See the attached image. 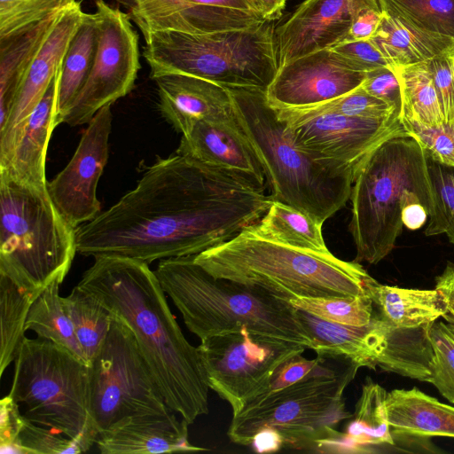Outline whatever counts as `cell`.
<instances>
[{
	"instance_id": "6da1fadb",
	"label": "cell",
	"mask_w": 454,
	"mask_h": 454,
	"mask_svg": "<svg viewBox=\"0 0 454 454\" xmlns=\"http://www.w3.org/2000/svg\"><path fill=\"white\" fill-rule=\"evenodd\" d=\"M272 200L265 185L176 153L136 187L76 228L77 252L151 263L197 255L256 223Z\"/></svg>"
},
{
	"instance_id": "7a4b0ae2",
	"label": "cell",
	"mask_w": 454,
	"mask_h": 454,
	"mask_svg": "<svg viewBox=\"0 0 454 454\" xmlns=\"http://www.w3.org/2000/svg\"><path fill=\"white\" fill-rule=\"evenodd\" d=\"M77 286L130 328L173 411L189 425L208 413L209 387L198 348L184 337L148 263L116 255L95 256Z\"/></svg>"
},
{
	"instance_id": "3957f363",
	"label": "cell",
	"mask_w": 454,
	"mask_h": 454,
	"mask_svg": "<svg viewBox=\"0 0 454 454\" xmlns=\"http://www.w3.org/2000/svg\"><path fill=\"white\" fill-rule=\"evenodd\" d=\"M227 89L234 115L262 163L272 201L294 207L323 225L349 200L356 170L298 147L265 91Z\"/></svg>"
},
{
	"instance_id": "277c9868",
	"label": "cell",
	"mask_w": 454,
	"mask_h": 454,
	"mask_svg": "<svg viewBox=\"0 0 454 454\" xmlns=\"http://www.w3.org/2000/svg\"><path fill=\"white\" fill-rule=\"evenodd\" d=\"M194 261L215 278L258 286L286 301L368 295V287L376 281L356 261L278 243L251 226L194 255Z\"/></svg>"
},
{
	"instance_id": "5b68a950",
	"label": "cell",
	"mask_w": 454,
	"mask_h": 454,
	"mask_svg": "<svg viewBox=\"0 0 454 454\" xmlns=\"http://www.w3.org/2000/svg\"><path fill=\"white\" fill-rule=\"evenodd\" d=\"M154 272L186 327L200 340L247 327L309 349L310 340L298 309L288 301L258 286L215 278L194 261V255L160 260Z\"/></svg>"
},
{
	"instance_id": "8992f818",
	"label": "cell",
	"mask_w": 454,
	"mask_h": 454,
	"mask_svg": "<svg viewBox=\"0 0 454 454\" xmlns=\"http://www.w3.org/2000/svg\"><path fill=\"white\" fill-rule=\"evenodd\" d=\"M349 200L355 261L376 264L393 250L407 206L421 204L429 214L431 193L420 145L408 134L380 144L356 169Z\"/></svg>"
},
{
	"instance_id": "52a82bcc",
	"label": "cell",
	"mask_w": 454,
	"mask_h": 454,
	"mask_svg": "<svg viewBox=\"0 0 454 454\" xmlns=\"http://www.w3.org/2000/svg\"><path fill=\"white\" fill-rule=\"evenodd\" d=\"M0 274L35 298L61 284L75 253L76 228L53 202L47 185L19 183L0 174Z\"/></svg>"
},
{
	"instance_id": "ba28073f",
	"label": "cell",
	"mask_w": 454,
	"mask_h": 454,
	"mask_svg": "<svg viewBox=\"0 0 454 454\" xmlns=\"http://www.w3.org/2000/svg\"><path fill=\"white\" fill-rule=\"evenodd\" d=\"M274 21L207 34L166 30L145 39L153 80L168 74L203 78L225 88L266 91L278 66Z\"/></svg>"
},
{
	"instance_id": "9c48e42d",
	"label": "cell",
	"mask_w": 454,
	"mask_h": 454,
	"mask_svg": "<svg viewBox=\"0 0 454 454\" xmlns=\"http://www.w3.org/2000/svg\"><path fill=\"white\" fill-rule=\"evenodd\" d=\"M330 362V357H323L302 380L265 391L247 403L232 416L229 439L250 446L254 435L269 427L282 435L284 447L315 450L319 442L337 434V426L353 416L346 409L343 394L360 367L344 358L336 365Z\"/></svg>"
},
{
	"instance_id": "30bf717a",
	"label": "cell",
	"mask_w": 454,
	"mask_h": 454,
	"mask_svg": "<svg viewBox=\"0 0 454 454\" xmlns=\"http://www.w3.org/2000/svg\"><path fill=\"white\" fill-rule=\"evenodd\" d=\"M88 384L84 361L51 340L25 337L9 394L29 421L78 439L98 435L89 415Z\"/></svg>"
},
{
	"instance_id": "8fae6325",
	"label": "cell",
	"mask_w": 454,
	"mask_h": 454,
	"mask_svg": "<svg viewBox=\"0 0 454 454\" xmlns=\"http://www.w3.org/2000/svg\"><path fill=\"white\" fill-rule=\"evenodd\" d=\"M113 315L109 333L89 364L88 411L98 434L133 418L176 413L166 403L132 331Z\"/></svg>"
},
{
	"instance_id": "7c38bea8",
	"label": "cell",
	"mask_w": 454,
	"mask_h": 454,
	"mask_svg": "<svg viewBox=\"0 0 454 454\" xmlns=\"http://www.w3.org/2000/svg\"><path fill=\"white\" fill-rule=\"evenodd\" d=\"M209 388L238 414L247 403L268 390L275 370L307 348L300 343L250 332L208 337L197 347Z\"/></svg>"
},
{
	"instance_id": "4fadbf2b",
	"label": "cell",
	"mask_w": 454,
	"mask_h": 454,
	"mask_svg": "<svg viewBox=\"0 0 454 454\" xmlns=\"http://www.w3.org/2000/svg\"><path fill=\"white\" fill-rule=\"evenodd\" d=\"M98 42L93 65L82 90L61 117L71 127L88 124L105 106L134 88L140 69L138 35L129 15L96 0Z\"/></svg>"
},
{
	"instance_id": "5bb4252c",
	"label": "cell",
	"mask_w": 454,
	"mask_h": 454,
	"mask_svg": "<svg viewBox=\"0 0 454 454\" xmlns=\"http://www.w3.org/2000/svg\"><path fill=\"white\" fill-rule=\"evenodd\" d=\"M275 110L298 147L356 171L384 141L407 134L400 114L386 120H367L316 106Z\"/></svg>"
},
{
	"instance_id": "9a60e30c",
	"label": "cell",
	"mask_w": 454,
	"mask_h": 454,
	"mask_svg": "<svg viewBox=\"0 0 454 454\" xmlns=\"http://www.w3.org/2000/svg\"><path fill=\"white\" fill-rule=\"evenodd\" d=\"M112 105L105 106L93 116L67 165L47 183L53 202L74 228L100 214L97 187L108 159Z\"/></svg>"
},
{
	"instance_id": "2e32d148",
	"label": "cell",
	"mask_w": 454,
	"mask_h": 454,
	"mask_svg": "<svg viewBox=\"0 0 454 454\" xmlns=\"http://www.w3.org/2000/svg\"><path fill=\"white\" fill-rule=\"evenodd\" d=\"M365 75L349 68L333 49H323L278 67L265 97L277 110L308 108L357 89Z\"/></svg>"
},
{
	"instance_id": "e0dca14e",
	"label": "cell",
	"mask_w": 454,
	"mask_h": 454,
	"mask_svg": "<svg viewBox=\"0 0 454 454\" xmlns=\"http://www.w3.org/2000/svg\"><path fill=\"white\" fill-rule=\"evenodd\" d=\"M367 9H380L378 0L304 1L275 27L278 66L345 42L355 19Z\"/></svg>"
},
{
	"instance_id": "ac0fdd59",
	"label": "cell",
	"mask_w": 454,
	"mask_h": 454,
	"mask_svg": "<svg viewBox=\"0 0 454 454\" xmlns=\"http://www.w3.org/2000/svg\"><path fill=\"white\" fill-rule=\"evenodd\" d=\"M84 13L78 1L63 10L34 59L14 98L10 113L0 126V168L7 164L21 127L59 71Z\"/></svg>"
},
{
	"instance_id": "d6986e66",
	"label": "cell",
	"mask_w": 454,
	"mask_h": 454,
	"mask_svg": "<svg viewBox=\"0 0 454 454\" xmlns=\"http://www.w3.org/2000/svg\"><path fill=\"white\" fill-rule=\"evenodd\" d=\"M176 153L265 185L262 163L235 115L197 122L182 136Z\"/></svg>"
},
{
	"instance_id": "ffe728a7",
	"label": "cell",
	"mask_w": 454,
	"mask_h": 454,
	"mask_svg": "<svg viewBox=\"0 0 454 454\" xmlns=\"http://www.w3.org/2000/svg\"><path fill=\"white\" fill-rule=\"evenodd\" d=\"M163 118L183 135L204 120L234 115L227 88L193 75L168 74L154 79Z\"/></svg>"
},
{
	"instance_id": "44dd1931",
	"label": "cell",
	"mask_w": 454,
	"mask_h": 454,
	"mask_svg": "<svg viewBox=\"0 0 454 454\" xmlns=\"http://www.w3.org/2000/svg\"><path fill=\"white\" fill-rule=\"evenodd\" d=\"M189 424L176 413L127 419L99 434L96 444L103 454H152L204 451L188 441Z\"/></svg>"
},
{
	"instance_id": "7402d4cb",
	"label": "cell",
	"mask_w": 454,
	"mask_h": 454,
	"mask_svg": "<svg viewBox=\"0 0 454 454\" xmlns=\"http://www.w3.org/2000/svg\"><path fill=\"white\" fill-rule=\"evenodd\" d=\"M298 316L309 337V349L317 356L376 368L375 361L387 343L385 320L374 316L369 324L356 326L326 321L301 309Z\"/></svg>"
},
{
	"instance_id": "603a6c76",
	"label": "cell",
	"mask_w": 454,
	"mask_h": 454,
	"mask_svg": "<svg viewBox=\"0 0 454 454\" xmlns=\"http://www.w3.org/2000/svg\"><path fill=\"white\" fill-rule=\"evenodd\" d=\"M60 67L43 97L21 127L7 164L0 168V174L19 183L38 187L47 185V148L52 131L59 125L57 98Z\"/></svg>"
},
{
	"instance_id": "cb8c5ba5",
	"label": "cell",
	"mask_w": 454,
	"mask_h": 454,
	"mask_svg": "<svg viewBox=\"0 0 454 454\" xmlns=\"http://www.w3.org/2000/svg\"><path fill=\"white\" fill-rule=\"evenodd\" d=\"M387 410L392 434L454 438V406L417 387L387 393Z\"/></svg>"
},
{
	"instance_id": "d4e9b609",
	"label": "cell",
	"mask_w": 454,
	"mask_h": 454,
	"mask_svg": "<svg viewBox=\"0 0 454 454\" xmlns=\"http://www.w3.org/2000/svg\"><path fill=\"white\" fill-rule=\"evenodd\" d=\"M369 40L394 70L429 60L454 45L452 37L421 29L385 12Z\"/></svg>"
},
{
	"instance_id": "484cf974",
	"label": "cell",
	"mask_w": 454,
	"mask_h": 454,
	"mask_svg": "<svg viewBox=\"0 0 454 454\" xmlns=\"http://www.w3.org/2000/svg\"><path fill=\"white\" fill-rule=\"evenodd\" d=\"M368 295L380 310V317L395 327L430 324L448 311L446 297L437 288H402L375 281L369 286Z\"/></svg>"
},
{
	"instance_id": "4316f807",
	"label": "cell",
	"mask_w": 454,
	"mask_h": 454,
	"mask_svg": "<svg viewBox=\"0 0 454 454\" xmlns=\"http://www.w3.org/2000/svg\"><path fill=\"white\" fill-rule=\"evenodd\" d=\"M61 12L10 37L0 39V126L8 116L34 59Z\"/></svg>"
},
{
	"instance_id": "83f0119b",
	"label": "cell",
	"mask_w": 454,
	"mask_h": 454,
	"mask_svg": "<svg viewBox=\"0 0 454 454\" xmlns=\"http://www.w3.org/2000/svg\"><path fill=\"white\" fill-rule=\"evenodd\" d=\"M387 392L368 379L362 387L353 419L340 436L343 453L374 452L375 446L394 445L387 410Z\"/></svg>"
},
{
	"instance_id": "f1b7e54d",
	"label": "cell",
	"mask_w": 454,
	"mask_h": 454,
	"mask_svg": "<svg viewBox=\"0 0 454 454\" xmlns=\"http://www.w3.org/2000/svg\"><path fill=\"white\" fill-rule=\"evenodd\" d=\"M387 324L386 347L375 367L427 382L434 355L428 334L432 323L411 328Z\"/></svg>"
},
{
	"instance_id": "f546056e",
	"label": "cell",
	"mask_w": 454,
	"mask_h": 454,
	"mask_svg": "<svg viewBox=\"0 0 454 454\" xmlns=\"http://www.w3.org/2000/svg\"><path fill=\"white\" fill-rule=\"evenodd\" d=\"M98 42L95 13H84L63 58L58 90V121L73 104L90 73Z\"/></svg>"
},
{
	"instance_id": "4dcf8cb0",
	"label": "cell",
	"mask_w": 454,
	"mask_h": 454,
	"mask_svg": "<svg viewBox=\"0 0 454 454\" xmlns=\"http://www.w3.org/2000/svg\"><path fill=\"white\" fill-rule=\"evenodd\" d=\"M143 33L145 40L159 31L206 34L202 10L187 0H116Z\"/></svg>"
},
{
	"instance_id": "1f68e13d",
	"label": "cell",
	"mask_w": 454,
	"mask_h": 454,
	"mask_svg": "<svg viewBox=\"0 0 454 454\" xmlns=\"http://www.w3.org/2000/svg\"><path fill=\"white\" fill-rule=\"evenodd\" d=\"M252 229L260 236L303 250L330 253L322 232L323 225L310 216L278 201H272Z\"/></svg>"
},
{
	"instance_id": "d6a6232c",
	"label": "cell",
	"mask_w": 454,
	"mask_h": 454,
	"mask_svg": "<svg viewBox=\"0 0 454 454\" xmlns=\"http://www.w3.org/2000/svg\"><path fill=\"white\" fill-rule=\"evenodd\" d=\"M59 286L57 281L51 283L34 300L28 310L26 331H33L38 338L67 348L87 364L73 324L64 309Z\"/></svg>"
},
{
	"instance_id": "836d02e7",
	"label": "cell",
	"mask_w": 454,
	"mask_h": 454,
	"mask_svg": "<svg viewBox=\"0 0 454 454\" xmlns=\"http://www.w3.org/2000/svg\"><path fill=\"white\" fill-rule=\"evenodd\" d=\"M62 302L88 364L111 328L113 313L92 294L77 285Z\"/></svg>"
},
{
	"instance_id": "e575fe53",
	"label": "cell",
	"mask_w": 454,
	"mask_h": 454,
	"mask_svg": "<svg viewBox=\"0 0 454 454\" xmlns=\"http://www.w3.org/2000/svg\"><path fill=\"white\" fill-rule=\"evenodd\" d=\"M395 71L401 86V118L410 119L428 127L445 124L428 60L403 67Z\"/></svg>"
},
{
	"instance_id": "d590c367",
	"label": "cell",
	"mask_w": 454,
	"mask_h": 454,
	"mask_svg": "<svg viewBox=\"0 0 454 454\" xmlns=\"http://www.w3.org/2000/svg\"><path fill=\"white\" fill-rule=\"evenodd\" d=\"M35 296L0 274V376L15 361L25 339L26 321Z\"/></svg>"
},
{
	"instance_id": "8d00e7d4",
	"label": "cell",
	"mask_w": 454,
	"mask_h": 454,
	"mask_svg": "<svg viewBox=\"0 0 454 454\" xmlns=\"http://www.w3.org/2000/svg\"><path fill=\"white\" fill-rule=\"evenodd\" d=\"M424 153L431 193L425 235L446 234L454 245V167L440 163Z\"/></svg>"
},
{
	"instance_id": "74e56055",
	"label": "cell",
	"mask_w": 454,
	"mask_h": 454,
	"mask_svg": "<svg viewBox=\"0 0 454 454\" xmlns=\"http://www.w3.org/2000/svg\"><path fill=\"white\" fill-rule=\"evenodd\" d=\"M382 12L454 38V0H378Z\"/></svg>"
},
{
	"instance_id": "f35d334b",
	"label": "cell",
	"mask_w": 454,
	"mask_h": 454,
	"mask_svg": "<svg viewBox=\"0 0 454 454\" xmlns=\"http://www.w3.org/2000/svg\"><path fill=\"white\" fill-rule=\"evenodd\" d=\"M294 308L321 319L361 326L373 318V302L369 295L347 297H294L288 301Z\"/></svg>"
},
{
	"instance_id": "ab89813d",
	"label": "cell",
	"mask_w": 454,
	"mask_h": 454,
	"mask_svg": "<svg viewBox=\"0 0 454 454\" xmlns=\"http://www.w3.org/2000/svg\"><path fill=\"white\" fill-rule=\"evenodd\" d=\"M97 437L96 434H87L72 439L26 419L16 443L22 454H75L89 450Z\"/></svg>"
},
{
	"instance_id": "60d3db41",
	"label": "cell",
	"mask_w": 454,
	"mask_h": 454,
	"mask_svg": "<svg viewBox=\"0 0 454 454\" xmlns=\"http://www.w3.org/2000/svg\"><path fill=\"white\" fill-rule=\"evenodd\" d=\"M77 0H0V39L10 37Z\"/></svg>"
},
{
	"instance_id": "b9f144b4",
	"label": "cell",
	"mask_w": 454,
	"mask_h": 454,
	"mask_svg": "<svg viewBox=\"0 0 454 454\" xmlns=\"http://www.w3.org/2000/svg\"><path fill=\"white\" fill-rule=\"evenodd\" d=\"M428 334L434 355L427 382L454 403V325L436 320L430 325Z\"/></svg>"
},
{
	"instance_id": "7bdbcfd3",
	"label": "cell",
	"mask_w": 454,
	"mask_h": 454,
	"mask_svg": "<svg viewBox=\"0 0 454 454\" xmlns=\"http://www.w3.org/2000/svg\"><path fill=\"white\" fill-rule=\"evenodd\" d=\"M199 5L209 33L241 29L266 21L251 0H187Z\"/></svg>"
},
{
	"instance_id": "ee69618b",
	"label": "cell",
	"mask_w": 454,
	"mask_h": 454,
	"mask_svg": "<svg viewBox=\"0 0 454 454\" xmlns=\"http://www.w3.org/2000/svg\"><path fill=\"white\" fill-rule=\"evenodd\" d=\"M315 106L348 117L367 120H386L396 114L401 115V111L395 106L366 92L361 86L343 96Z\"/></svg>"
},
{
	"instance_id": "f6af8a7d",
	"label": "cell",
	"mask_w": 454,
	"mask_h": 454,
	"mask_svg": "<svg viewBox=\"0 0 454 454\" xmlns=\"http://www.w3.org/2000/svg\"><path fill=\"white\" fill-rule=\"evenodd\" d=\"M406 133L434 160L454 167V128L446 124L428 127L410 119L401 118Z\"/></svg>"
},
{
	"instance_id": "bcb514c9",
	"label": "cell",
	"mask_w": 454,
	"mask_h": 454,
	"mask_svg": "<svg viewBox=\"0 0 454 454\" xmlns=\"http://www.w3.org/2000/svg\"><path fill=\"white\" fill-rule=\"evenodd\" d=\"M446 125L454 128V45L428 60Z\"/></svg>"
},
{
	"instance_id": "7dc6e473",
	"label": "cell",
	"mask_w": 454,
	"mask_h": 454,
	"mask_svg": "<svg viewBox=\"0 0 454 454\" xmlns=\"http://www.w3.org/2000/svg\"><path fill=\"white\" fill-rule=\"evenodd\" d=\"M331 49L341 56L349 68L357 72L367 73L382 67H389L370 40L344 42Z\"/></svg>"
},
{
	"instance_id": "c3c4849f",
	"label": "cell",
	"mask_w": 454,
	"mask_h": 454,
	"mask_svg": "<svg viewBox=\"0 0 454 454\" xmlns=\"http://www.w3.org/2000/svg\"><path fill=\"white\" fill-rule=\"evenodd\" d=\"M20 405L9 394L0 401V447L1 453H21L17 445L20 432L25 425Z\"/></svg>"
},
{
	"instance_id": "681fc988",
	"label": "cell",
	"mask_w": 454,
	"mask_h": 454,
	"mask_svg": "<svg viewBox=\"0 0 454 454\" xmlns=\"http://www.w3.org/2000/svg\"><path fill=\"white\" fill-rule=\"evenodd\" d=\"M361 88L393 105L402 114L401 86L395 71L391 67H382L367 72Z\"/></svg>"
},
{
	"instance_id": "f907efd6",
	"label": "cell",
	"mask_w": 454,
	"mask_h": 454,
	"mask_svg": "<svg viewBox=\"0 0 454 454\" xmlns=\"http://www.w3.org/2000/svg\"><path fill=\"white\" fill-rule=\"evenodd\" d=\"M322 359L320 356L307 359L301 354L292 356L275 370L267 391L282 389L302 380L318 365Z\"/></svg>"
},
{
	"instance_id": "816d5d0a",
	"label": "cell",
	"mask_w": 454,
	"mask_h": 454,
	"mask_svg": "<svg viewBox=\"0 0 454 454\" xmlns=\"http://www.w3.org/2000/svg\"><path fill=\"white\" fill-rule=\"evenodd\" d=\"M381 17L380 9L362 12L353 21L345 42L369 40L379 27Z\"/></svg>"
},
{
	"instance_id": "f5cc1de1",
	"label": "cell",
	"mask_w": 454,
	"mask_h": 454,
	"mask_svg": "<svg viewBox=\"0 0 454 454\" xmlns=\"http://www.w3.org/2000/svg\"><path fill=\"white\" fill-rule=\"evenodd\" d=\"M284 439L273 427H262L253 437L250 446L257 453H272L284 447Z\"/></svg>"
},
{
	"instance_id": "db71d44e",
	"label": "cell",
	"mask_w": 454,
	"mask_h": 454,
	"mask_svg": "<svg viewBox=\"0 0 454 454\" xmlns=\"http://www.w3.org/2000/svg\"><path fill=\"white\" fill-rule=\"evenodd\" d=\"M435 288L442 291L446 297L448 311L444 318L454 325V264H448L443 272L435 278Z\"/></svg>"
},
{
	"instance_id": "11a10c76",
	"label": "cell",
	"mask_w": 454,
	"mask_h": 454,
	"mask_svg": "<svg viewBox=\"0 0 454 454\" xmlns=\"http://www.w3.org/2000/svg\"><path fill=\"white\" fill-rule=\"evenodd\" d=\"M428 219L427 208L418 203L407 206L403 212V223L410 230H417Z\"/></svg>"
},
{
	"instance_id": "9f6ffc18",
	"label": "cell",
	"mask_w": 454,
	"mask_h": 454,
	"mask_svg": "<svg viewBox=\"0 0 454 454\" xmlns=\"http://www.w3.org/2000/svg\"><path fill=\"white\" fill-rule=\"evenodd\" d=\"M254 7L266 21L278 20L286 7V0H251Z\"/></svg>"
}]
</instances>
